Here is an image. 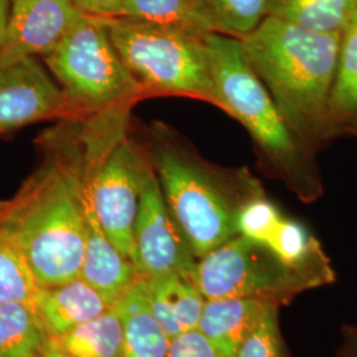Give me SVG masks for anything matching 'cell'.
Returning a JSON list of instances; mask_svg holds the SVG:
<instances>
[{
  "label": "cell",
  "instance_id": "obj_15",
  "mask_svg": "<svg viewBox=\"0 0 357 357\" xmlns=\"http://www.w3.org/2000/svg\"><path fill=\"white\" fill-rule=\"evenodd\" d=\"M114 308L122 323L125 357H167L171 339L153 317L142 277Z\"/></svg>",
  "mask_w": 357,
  "mask_h": 357
},
{
  "label": "cell",
  "instance_id": "obj_7",
  "mask_svg": "<svg viewBox=\"0 0 357 357\" xmlns=\"http://www.w3.org/2000/svg\"><path fill=\"white\" fill-rule=\"evenodd\" d=\"M330 282L284 265L266 248L240 234L197 259L193 274V283L205 299L257 298L274 303Z\"/></svg>",
  "mask_w": 357,
  "mask_h": 357
},
{
  "label": "cell",
  "instance_id": "obj_23",
  "mask_svg": "<svg viewBox=\"0 0 357 357\" xmlns=\"http://www.w3.org/2000/svg\"><path fill=\"white\" fill-rule=\"evenodd\" d=\"M236 357H283L277 303H270L266 307L253 331L245 337L237 349Z\"/></svg>",
  "mask_w": 357,
  "mask_h": 357
},
{
  "label": "cell",
  "instance_id": "obj_27",
  "mask_svg": "<svg viewBox=\"0 0 357 357\" xmlns=\"http://www.w3.org/2000/svg\"><path fill=\"white\" fill-rule=\"evenodd\" d=\"M10 7H11V0H0V45L3 44V40L6 36Z\"/></svg>",
  "mask_w": 357,
  "mask_h": 357
},
{
  "label": "cell",
  "instance_id": "obj_1",
  "mask_svg": "<svg viewBox=\"0 0 357 357\" xmlns=\"http://www.w3.org/2000/svg\"><path fill=\"white\" fill-rule=\"evenodd\" d=\"M340 41L342 33L311 31L271 16L241 38L246 60L302 150L332 138L328 100Z\"/></svg>",
  "mask_w": 357,
  "mask_h": 357
},
{
  "label": "cell",
  "instance_id": "obj_3",
  "mask_svg": "<svg viewBox=\"0 0 357 357\" xmlns=\"http://www.w3.org/2000/svg\"><path fill=\"white\" fill-rule=\"evenodd\" d=\"M130 73L143 90L197 98L221 109L211 75L208 32L130 17H102Z\"/></svg>",
  "mask_w": 357,
  "mask_h": 357
},
{
  "label": "cell",
  "instance_id": "obj_16",
  "mask_svg": "<svg viewBox=\"0 0 357 357\" xmlns=\"http://www.w3.org/2000/svg\"><path fill=\"white\" fill-rule=\"evenodd\" d=\"M331 137L357 138V13L342 33L339 60L328 100Z\"/></svg>",
  "mask_w": 357,
  "mask_h": 357
},
{
  "label": "cell",
  "instance_id": "obj_18",
  "mask_svg": "<svg viewBox=\"0 0 357 357\" xmlns=\"http://www.w3.org/2000/svg\"><path fill=\"white\" fill-rule=\"evenodd\" d=\"M38 290L23 249L0 215V303H22L36 311Z\"/></svg>",
  "mask_w": 357,
  "mask_h": 357
},
{
  "label": "cell",
  "instance_id": "obj_4",
  "mask_svg": "<svg viewBox=\"0 0 357 357\" xmlns=\"http://www.w3.org/2000/svg\"><path fill=\"white\" fill-rule=\"evenodd\" d=\"M44 60L72 103L89 112L128 105L144 91L122 61L102 17L85 13Z\"/></svg>",
  "mask_w": 357,
  "mask_h": 357
},
{
  "label": "cell",
  "instance_id": "obj_9",
  "mask_svg": "<svg viewBox=\"0 0 357 357\" xmlns=\"http://www.w3.org/2000/svg\"><path fill=\"white\" fill-rule=\"evenodd\" d=\"M84 15L72 0H11L0 66L48 56Z\"/></svg>",
  "mask_w": 357,
  "mask_h": 357
},
{
  "label": "cell",
  "instance_id": "obj_13",
  "mask_svg": "<svg viewBox=\"0 0 357 357\" xmlns=\"http://www.w3.org/2000/svg\"><path fill=\"white\" fill-rule=\"evenodd\" d=\"M142 280L153 317L169 339L199 328L205 298L191 280L178 274Z\"/></svg>",
  "mask_w": 357,
  "mask_h": 357
},
{
  "label": "cell",
  "instance_id": "obj_6",
  "mask_svg": "<svg viewBox=\"0 0 357 357\" xmlns=\"http://www.w3.org/2000/svg\"><path fill=\"white\" fill-rule=\"evenodd\" d=\"M151 165L167 208L197 259L229 241L237 209L203 166L169 144H156Z\"/></svg>",
  "mask_w": 357,
  "mask_h": 357
},
{
  "label": "cell",
  "instance_id": "obj_22",
  "mask_svg": "<svg viewBox=\"0 0 357 357\" xmlns=\"http://www.w3.org/2000/svg\"><path fill=\"white\" fill-rule=\"evenodd\" d=\"M268 0H197L215 32L243 38L268 16Z\"/></svg>",
  "mask_w": 357,
  "mask_h": 357
},
{
  "label": "cell",
  "instance_id": "obj_26",
  "mask_svg": "<svg viewBox=\"0 0 357 357\" xmlns=\"http://www.w3.org/2000/svg\"><path fill=\"white\" fill-rule=\"evenodd\" d=\"M32 357H76L72 355L70 352H68L63 345L60 344V342L57 340V337L52 336L51 339L43 345L38 352Z\"/></svg>",
  "mask_w": 357,
  "mask_h": 357
},
{
  "label": "cell",
  "instance_id": "obj_20",
  "mask_svg": "<svg viewBox=\"0 0 357 357\" xmlns=\"http://www.w3.org/2000/svg\"><path fill=\"white\" fill-rule=\"evenodd\" d=\"M57 340L76 357H125L122 323L114 307Z\"/></svg>",
  "mask_w": 357,
  "mask_h": 357
},
{
  "label": "cell",
  "instance_id": "obj_24",
  "mask_svg": "<svg viewBox=\"0 0 357 357\" xmlns=\"http://www.w3.org/2000/svg\"><path fill=\"white\" fill-rule=\"evenodd\" d=\"M167 357H228L199 328L178 333L169 340Z\"/></svg>",
  "mask_w": 357,
  "mask_h": 357
},
{
  "label": "cell",
  "instance_id": "obj_8",
  "mask_svg": "<svg viewBox=\"0 0 357 357\" xmlns=\"http://www.w3.org/2000/svg\"><path fill=\"white\" fill-rule=\"evenodd\" d=\"M134 264L144 278L178 274L192 282L197 265V258L167 208L151 162L142 181L134 229Z\"/></svg>",
  "mask_w": 357,
  "mask_h": 357
},
{
  "label": "cell",
  "instance_id": "obj_17",
  "mask_svg": "<svg viewBox=\"0 0 357 357\" xmlns=\"http://www.w3.org/2000/svg\"><path fill=\"white\" fill-rule=\"evenodd\" d=\"M356 13L357 0L268 1V16L326 33H343Z\"/></svg>",
  "mask_w": 357,
  "mask_h": 357
},
{
  "label": "cell",
  "instance_id": "obj_14",
  "mask_svg": "<svg viewBox=\"0 0 357 357\" xmlns=\"http://www.w3.org/2000/svg\"><path fill=\"white\" fill-rule=\"evenodd\" d=\"M270 303L274 302L257 298L205 299L199 330L227 356L236 357Z\"/></svg>",
  "mask_w": 357,
  "mask_h": 357
},
{
  "label": "cell",
  "instance_id": "obj_25",
  "mask_svg": "<svg viewBox=\"0 0 357 357\" xmlns=\"http://www.w3.org/2000/svg\"><path fill=\"white\" fill-rule=\"evenodd\" d=\"M77 8L97 17H121L126 0H72Z\"/></svg>",
  "mask_w": 357,
  "mask_h": 357
},
{
  "label": "cell",
  "instance_id": "obj_10",
  "mask_svg": "<svg viewBox=\"0 0 357 357\" xmlns=\"http://www.w3.org/2000/svg\"><path fill=\"white\" fill-rule=\"evenodd\" d=\"M72 105L36 57L0 66V132L61 114Z\"/></svg>",
  "mask_w": 357,
  "mask_h": 357
},
{
  "label": "cell",
  "instance_id": "obj_11",
  "mask_svg": "<svg viewBox=\"0 0 357 357\" xmlns=\"http://www.w3.org/2000/svg\"><path fill=\"white\" fill-rule=\"evenodd\" d=\"M81 199L86 238L79 278L100 294L109 306L114 307L141 278V274L137 266L105 234L84 191L82 178Z\"/></svg>",
  "mask_w": 357,
  "mask_h": 357
},
{
  "label": "cell",
  "instance_id": "obj_21",
  "mask_svg": "<svg viewBox=\"0 0 357 357\" xmlns=\"http://www.w3.org/2000/svg\"><path fill=\"white\" fill-rule=\"evenodd\" d=\"M121 17L160 26L215 32L197 0H126Z\"/></svg>",
  "mask_w": 357,
  "mask_h": 357
},
{
  "label": "cell",
  "instance_id": "obj_2",
  "mask_svg": "<svg viewBox=\"0 0 357 357\" xmlns=\"http://www.w3.org/2000/svg\"><path fill=\"white\" fill-rule=\"evenodd\" d=\"M60 143L20 196L0 209L40 287L79 278L85 253L78 138Z\"/></svg>",
  "mask_w": 357,
  "mask_h": 357
},
{
  "label": "cell",
  "instance_id": "obj_19",
  "mask_svg": "<svg viewBox=\"0 0 357 357\" xmlns=\"http://www.w3.org/2000/svg\"><path fill=\"white\" fill-rule=\"evenodd\" d=\"M51 337L35 310L0 303V357H32Z\"/></svg>",
  "mask_w": 357,
  "mask_h": 357
},
{
  "label": "cell",
  "instance_id": "obj_12",
  "mask_svg": "<svg viewBox=\"0 0 357 357\" xmlns=\"http://www.w3.org/2000/svg\"><path fill=\"white\" fill-rule=\"evenodd\" d=\"M109 308L102 296L81 278L40 287L36 296L38 317L54 337L102 315Z\"/></svg>",
  "mask_w": 357,
  "mask_h": 357
},
{
  "label": "cell",
  "instance_id": "obj_28",
  "mask_svg": "<svg viewBox=\"0 0 357 357\" xmlns=\"http://www.w3.org/2000/svg\"><path fill=\"white\" fill-rule=\"evenodd\" d=\"M351 357H357V345L354 348V352H352V356Z\"/></svg>",
  "mask_w": 357,
  "mask_h": 357
},
{
  "label": "cell",
  "instance_id": "obj_5",
  "mask_svg": "<svg viewBox=\"0 0 357 357\" xmlns=\"http://www.w3.org/2000/svg\"><path fill=\"white\" fill-rule=\"evenodd\" d=\"M205 44L221 110L243 123L275 166L301 167L302 149L246 60L241 38L208 32Z\"/></svg>",
  "mask_w": 357,
  "mask_h": 357
}]
</instances>
